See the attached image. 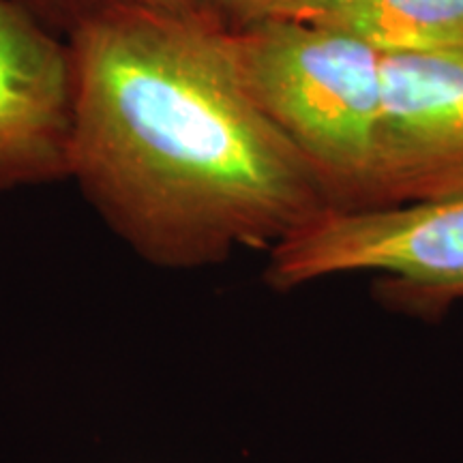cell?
<instances>
[{
    "instance_id": "6da1fadb",
    "label": "cell",
    "mask_w": 463,
    "mask_h": 463,
    "mask_svg": "<svg viewBox=\"0 0 463 463\" xmlns=\"http://www.w3.org/2000/svg\"><path fill=\"white\" fill-rule=\"evenodd\" d=\"M223 31L127 3L75 9L69 178L159 269L270 251L331 211L309 164L242 89Z\"/></svg>"
},
{
    "instance_id": "7a4b0ae2",
    "label": "cell",
    "mask_w": 463,
    "mask_h": 463,
    "mask_svg": "<svg viewBox=\"0 0 463 463\" xmlns=\"http://www.w3.org/2000/svg\"><path fill=\"white\" fill-rule=\"evenodd\" d=\"M239 82L314 170L331 211L375 206L382 54L283 17L223 31Z\"/></svg>"
},
{
    "instance_id": "3957f363",
    "label": "cell",
    "mask_w": 463,
    "mask_h": 463,
    "mask_svg": "<svg viewBox=\"0 0 463 463\" xmlns=\"http://www.w3.org/2000/svg\"><path fill=\"white\" fill-rule=\"evenodd\" d=\"M369 275L382 307L439 320L463 300V194L414 204L328 211L269 251L264 279L292 292Z\"/></svg>"
},
{
    "instance_id": "277c9868",
    "label": "cell",
    "mask_w": 463,
    "mask_h": 463,
    "mask_svg": "<svg viewBox=\"0 0 463 463\" xmlns=\"http://www.w3.org/2000/svg\"><path fill=\"white\" fill-rule=\"evenodd\" d=\"M463 194V48L382 56L375 206Z\"/></svg>"
},
{
    "instance_id": "5b68a950",
    "label": "cell",
    "mask_w": 463,
    "mask_h": 463,
    "mask_svg": "<svg viewBox=\"0 0 463 463\" xmlns=\"http://www.w3.org/2000/svg\"><path fill=\"white\" fill-rule=\"evenodd\" d=\"M75 62L15 0H0V189L69 178Z\"/></svg>"
},
{
    "instance_id": "8992f818",
    "label": "cell",
    "mask_w": 463,
    "mask_h": 463,
    "mask_svg": "<svg viewBox=\"0 0 463 463\" xmlns=\"http://www.w3.org/2000/svg\"><path fill=\"white\" fill-rule=\"evenodd\" d=\"M270 17L350 34L382 56L463 48V0H281Z\"/></svg>"
},
{
    "instance_id": "52a82bcc",
    "label": "cell",
    "mask_w": 463,
    "mask_h": 463,
    "mask_svg": "<svg viewBox=\"0 0 463 463\" xmlns=\"http://www.w3.org/2000/svg\"><path fill=\"white\" fill-rule=\"evenodd\" d=\"M225 31H239L275 14L281 0H206Z\"/></svg>"
},
{
    "instance_id": "ba28073f",
    "label": "cell",
    "mask_w": 463,
    "mask_h": 463,
    "mask_svg": "<svg viewBox=\"0 0 463 463\" xmlns=\"http://www.w3.org/2000/svg\"><path fill=\"white\" fill-rule=\"evenodd\" d=\"M95 3L137 5V7L161 11V14H170V15L183 17V20L206 22V24L223 26L222 20H219V17L215 15V11L211 9V5H208L206 0H75V9L86 7V5H95Z\"/></svg>"
}]
</instances>
